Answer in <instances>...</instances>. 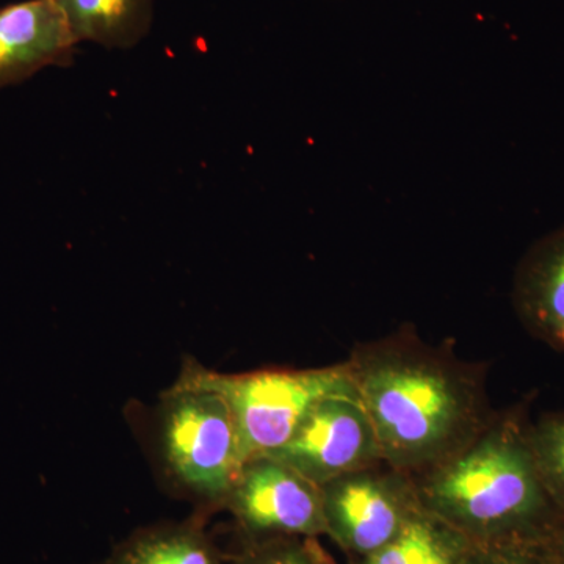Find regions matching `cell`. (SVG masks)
Instances as JSON below:
<instances>
[{
	"mask_svg": "<svg viewBox=\"0 0 564 564\" xmlns=\"http://www.w3.org/2000/svg\"><path fill=\"white\" fill-rule=\"evenodd\" d=\"M347 364L384 463L414 477L462 451L496 417L484 373L411 329L359 345Z\"/></svg>",
	"mask_w": 564,
	"mask_h": 564,
	"instance_id": "obj_1",
	"label": "cell"
},
{
	"mask_svg": "<svg viewBox=\"0 0 564 564\" xmlns=\"http://www.w3.org/2000/svg\"><path fill=\"white\" fill-rule=\"evenodd\" d=\"M524 408L496 414L462 451L415 477L423 510L474 544L549 543L563 514L545 491Z\"/></svg>",
	"mask_w": 564,
	"mask_h": 564,
	"instance_id": "obj_2",
	"label": "cell"
},
{
	"mask_svg": "<svg viewBox=\"0 0 564 564\" xmlns=\"http://www.w3.org/2000/svg\"><path fill=\"white\" fill-rule=\"evenodd\" d=\"M177 384L217 392L231 410L243 464L282 447L318 403L358 397L347 362L321 369H267L220 373L187 362Z\"/></svg>",
	"mask_w": 564,
	"mask_h": 564,
	"instance_id": "obj_3",
	"label": "cell"
},
{
	"mask_svg": "<svg viewBox=\"0 0 564 564\" xmlns=\"http://www.w3.org/2000/svg\"><path fill=\"white\" fill-rule=\"evenodd\" d=\"M158 430L174 481L203 502L223 507L243 466L236 422L223 397L174 384L163 393Z\"/></svg>",
	"mask_w": 564,
	"mask_h": 564,
	"instance_id": "obj_4",
	"label": "cell"
},
{
	"mask_svg": "<svg viewBox=\"0 0 564 564\" xmlns=\"http://www.w3.org/2000/svg\"><path fill=\"white\" fill-rule=\"evenodd\" d=\"M325 536L364 558L391 543L423 510L414 475L380 463L321 486Z\"/></svg>",
	"mask_w": 564,
	"mask_h": 564,
	"instance_id": "obj_5",
	"label": "cell"
},
{
	"mask_svg": "<svg viewBox=\"0 0 564 564\" xmlns=\"http://www.w3.org/2000/svg\"><path fill=\"white\" fill-rule=\"evenodd\" d=\"M223 507L248 541L326 533L321 486L270 455L243 464Z\"/></svg>",
	"mask_w": 564,
	"mask_h": 564,
	"instance_id": "obj_6",
	"label": "cell"
},
{
	"mask_svg": "<svg viewBox=\"0 0 564 564\" xmlns=\"http://www.w3.org/2000/svg\"><path fill=\"white\" fill-rule=\"evenodd\" d=\"M270 456L318 486L384 462L373 423L358 397L323 400Z\"/></svg>",
	"mask_w": 564,
	"mask_h": 564,
	"instance_id": "obj_7",
	"label": "cell"
},
{
	"mask_svg": "<svg viewBox=\"0 0 564 564\" xmlns=\"http://www.w3.org/2000/svg\"><path fill=\"white\" fill-rule=\"evenodd\" d=\"M79 41L54 0L0 7V88L50 66H69Z\"/></svg>",
	"mask_w": 564,
	"mask_h": 564,
	"instance_id": "obj_8",
	"label": "cell"
},
{
	"mask_svg": "<svg viewBox=\"0 0 564 564\" xmlns=\"http://www.w3.org/2000/svg\"><path fill=\"white\" fill-rule=\"evenodd\" d=\"M513 306L527 333L564 352V226L522 256L514 273Z\"/></svg>",
	"mask_w": 564,
	"mask_h": 564,
	"instance_id": "obj_9",
	"label": "cell"
},
{
	"mask_svg": "<svg viewBox=\"0 0 564 564\" xmlns=\"http://www.w3.org/2000/svg\"><path fill=\"white\" fill-rule=\"evenodd\" d=\"M79 41L131 50L148 35L152 0H54Z\"/></svg>",
	"mask_w": 564,
	"mask_h": 564,
	"instance_id": "obj_10",
	"label": "cell"
},
{
	"mask_svg": "<svg viewBox=\"0 0 564 564\" xmlns=\"http://www.w3.org/2000/svg\"><path fill=\"white\" fill-rule=\"evenodd\" d=\"M473 541L422 510L391 543L352 564H463Z\"/></svg>",
	"mask_w": 564,
	"mask_h": 564,
	"instance_id": "obj_11",
	"label": "cell"
},
{
	"mask_svg": "<svg viewBox=\"0 0 564 564\" xmlns=\"http://www.w3.org/2000/svg\"><path fill=\"white\" fill-rule=\"evenodd\" d=\"M106 564H226L199 525L152 527L118 545Z\"/></svg>",
	"mask_w": 564,
	"mask_h": 564,
	"instance_id": "obj_12",
	"label": "cell"
},
{
	"mask_svg": "<svg viewBox=\"0 0 564 564\" xmlns=\"http://www.w3.org/2000/svg\"><path fill=\"white\" fill-rule=\"evenodd\" d=\"M529 440L545 491L564 518V413L530 422Z\"/></svg>",
	"mask_w": 564,
	"mask_h": 564,
	"instance_id": "obj_13",
	"label": "cell"
},
{
	"mask_svg": "<svg viewBox=\"0 0 564 564\" xmlns=\"http://www.w3.org/2000/svg\"><path fill=\"white\" fill-rule=\"evenodd\" d=\"M226 564H334L317 538H274L248 541L247 547Z\"/></svg>",
	"mask_w": 564,
	"mask_h": 564,
	"instance_id": "obj_14",
	"label": "cell"
},
{
	"mask_svg": "<svg viewBox=\"0 0 564 564\" xmlns=\"http://www.w3.org/2000/svg\"><path fill=\"white\" fill-rule=\"evenodd\" d=\"M463 564H560L547 543L474 544Z\"/></svg>",
	"mask_w": 564,
	"mask_h": 564,
	"instance_id": "obj_15",
	"label": "cell"
},
{
	"mask_svg": "<svg viewBox=\"0 0 564 564\" xmlns=\"http://www.w3.org/2000/svg\"><path fill=\"white\" fill-rule=\"evenodd\" d=\"M549 547H551L552 554L555 555L556 562L564 564V519L556 527L554 534L549 540Z\"/></svg>",
	"mask_w": 564,
	"mask_h": 564,
	"instance_id": "obj_16",
	"label": "cell"
}]
</instances>
